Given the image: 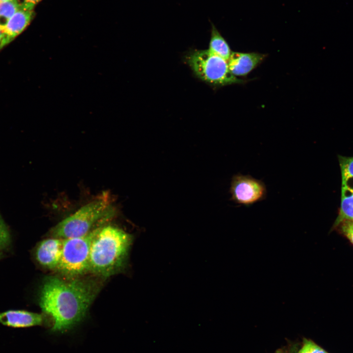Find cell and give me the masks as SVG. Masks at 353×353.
<instances>
[{
  "label": "cell",
  "mask_w": 353,
  "mask_h": 353,
  "mask_svg": "<svg viewBox=\"0 0 353 353\" xmlns=\"http://www.w3.org/2000/svg\"><path fill=\"white\" fill-rule=\"evenodd\" d=\"M34 16L33 9L27 8H20L12 16L4 28L10 42L25 29Z\"/></svg>",
  "instance_id": "30bf717a"
},
{
  "label": "cell",
  "mask_w": 353,
  "mask_h": 353,
  "mask_svg": "<svg viewBox=\"0 0 353 353\" xmlns=\"http://www.w3.org/2000/svg\"><path fill=\"white\" fill-rule=\"evenodd\" d=\"M341 172V190L353 192V157L339 156Z\"/></svg>",
  "instance_id": "7c38bea8"
},
{
  "label": "cell",
  "mask_w": 353,
  "mask_h": 353,
  "mask_svg": "<svg viewBox=\"0 0 353 353\" xmlns=\"http://www.w3.org/2000/svg\"><path fill=\"white\" fill-rule=\"evenodd\" d=\"M43 314L25 310H9L0 312V323L15 328L40 326L44 323Z\"/></svg>",
  "instance_id": "9c48e42d"
},
{
  "label": "cell",
  "mask_w": 353,
  "mask_h": 353,
  "mask_svg": "<svg viewBox=\"0 0 353 353\" xmlns=\"http://www.w3.org/2000/svg\"><path fill=\"white\" fill-rule=\"evenodd\" d=\"M353 244V222L345 220L340 222L336 227Z\"/></svg>",
  "instance_id": "e0dca14e"
},
{
  "label": "cell",
  "mask_w": 353,
  "mask_h": 353,
  "mask_svg": "<svg viewBox=\"0 0 353 353\" xmlns=\"http://www.w3.org/2000/svg\"><path fill=\"white\" fill-rule=\"evenodd\" d=\"M132 241V236L123 229L112 225L102 226L91 243L89 272L106 277L121 271Z\"/></svg>",
  "instance_id": "7a4b0ae2"
},
{
  "label": "cell",
  "mask_w": 353,
  "mask_h": 353,
  "mask_svg": "<svg viewBox=\"0 0 353 353\" xmlns=\"http://www.w3.org/2000/svg\"><path fill=\"white\" fill-rule=\"evenodd\" d=\"M345 220L353 222V192L341 190V206L334 227Z\"/></svg>",
  "instance_id": "4fadbf2b"
},
{
  "label": "cell",
  "mask_w": 353,
  "mask_h": 353,
  "mask_svg": "<svg viewBox=\"0 0 353 353\" xmlns=\"http://www.w3.org/2000/svg\"><path fill=\"white\" fill-rule=\"evenodd\" d=\"M207 50L227 61L232 52L227 42L214 25H212L209 48Z\"/></svg>",
  "instance_id": "8fae6325"
},
{
  "label": "cell",
  "mask_w": 353,
  "mask_h": 353,
  "mask_svg": "<svg viewBox=\"0 0 353 353\" xmlns=\"http://www.w3.org/2000/svg\"><path fill=\"white\" fill-rule=\"evenodd\" d=\"M11 243L10 231L0 213V251L2 252L6 249Z\"/></svg>",
  "instance_id": "9a60e30c"
},
{
  "label": "cell",
  "mask_w": 353,
  "mask_h": 353,
  "mask_svg": "<svg viewBox=\"0 0 353 353\" xmlns=\"http://www.w3.org/2000/svg\"><path fill=\"white\" fill-rule=\"evenodd\" d=\"M267 192L264 182L251 176L237 174L232 177L230 200L238 204L251 206L265 200Z\"/></svg>",
  "instance_id": "8992f818"
},
{
  "label": "cell",
  "mask_w": 353,
  "mask_h": 353,
  "mask_svg": "<svg viewBox=\"0 0 353 353\" xmlns=\"http://www.w3.org/2000/svg\"><path fill=\"white\" fill-rule=\"evenodd\" d=\"M185 61L197 78L211 86L220 87L247 82L231 73L227 60L208 50L190 51Z\"/></svg>",
  "instance_id": "277c9868"
},
{
  "label": "cell",
  "mask_w": 353,
  "mask_h": 353,
  "mask_svg": "<svg viewBox=\"0 0 353 353\" xmlns=\"http://www.w3.org/2000/svg\"><path fill=\"white\" fill-rule=\"evenodd\" d=\"M10 43L4 31L0 28V50Z\"/></svg>",
  "instance_id": "d6986e66"
},
{
  "label": "cell",
  "mask_w": 353,
  "mask_h": 353,
  "mask_svg": "<svg viewBox=\"0 0 353 353\" xmlns=\"http://www.w3.org/2000/svg\"><path fill=\"white\" fill-rule=\"evenodd\" d=\"M20 8L34 9L35 5L41 0H15Z\"/></svg>",
  "instance_id": "ac0fdd59"
},
{
  "label": "cell",
  "mask_w": 353,
  "mask_h": 353,
  "mask_svg": "<svg viewBox=\"0 0 353 353\" xmlns=\"http://www.w3.org/2000/svg\"><path fill=\"white\" fill-rule=\"evenodd\" d=\"M21 8L15 0L0 2V28L4 31L12 16Z\"/></svg>",
  "instance_id": "5bb4252c"
},
{
  "label": "cell",
  "mask_w": 353,
  "mask_h": 353,
  "mask_svg": "<svg viewBox=\"0 0 353 353\" xmlns=\"http://www.w3.org/2000/svg\"><path fill=\"white\" fill-rule=\"evenodd\" d=\"M101 227L83 236L63 239L61 258L57 271L69 278L78 277L89 272L91 243Z\"/></svg>",
  "instance_id": "5b68a950"
},
{
  "label": "cell",
  "mask_w": 353,
  "mask_h": 353,
  "mask_svg": "<svg viewBox=\"0 0 353 353\" xmlns=\"http://www.w3.org/2000/svg\"><path fill=\"white\" fill-rule=\"evenodd\" d=\"M115 213L107 196H102L60 222L51 229V236L66 239L84 235L105 225Z\"/></svg>",
  "instance_id": "3957f363"
},
{
  "label": "cell",
  "mask_w": 353,
  "mask_h": 353,
  "mask_svg": "<svg viewBox=\"0 0 353 353\" xmlns=\"http://www.w3.org/2000/svg\"><path fill=\"white\" fill-rule=\"evenodd\" d=\"M98 292V286L92 280L46 277L40 288L39 303L51 319V331L66 332L80 322Z\"/></svg>",
  "instance_id": "6da1fadb"
},
{
  "label": "cell",
  "mask_w": 353,
  "mask_h": 353,
  "mask_svg": "<svg viewBox=\"0 0 353 353\" xmlns=\"http://www.w3.org/2000/svg\"><path fill=\"white\" fill-rule=\"evenodd\" d=\"M2 255H3L2 252L0 251V259L2 257Z\"/></svg>",
  "instance_id": "ffe728a7"
},
{
  "label": "cell",
  "mask_w": 353,
  "mask_h": 353,
  "mask_svg": "<svg viewBox=\"0 0 353 353\" xmlns=\"http://www.w3.org/2000/svg\"><path fill=\"white\" fill-rule=\"evenodd\" d=\"M266 56V54L255 52H232L227 61L229 71L236 77L246 76L259 66Z\"/></svg>",
  "instance_id": "ba28073f"
},
{
  "label": "cell",
  "mask_w": 353,
  "mask_h": 353,
  "mask_svg": "<svg viewBox=\"0 0 353 353\" xmlns=\"http://www.w3.org/2000/svg\"><path fill=\"white\" fill-rule=\"evenodd\" d=\"M63 239L52 237L44 239L37 246L35 255L42 267L57 270L61 260Z\"/></svg>",
  "instance_id": "52a82bcc"
},
{
  "label": "cell",
  "mask_w": 353,
  "mask_h": 353,
  "mask_svg": "<svg viewBox=\"0 0 353 353\" xmlns=\"http://www.w3.org/2000/svg\"><path fill=\"white\" fill-rule=\"evenodd\" d=\"M298 353H328L313 341L304 339L303 345Z\"/></svg>",
  "instance_id": "2e32d148"
},
{
  "label": "cell",
  "mask_w": 353,
  "mask_h": 353,
  "mask_svg": "<svg viewBox=\"0 0 353 353\" xmlns=\"http://www.w3.org/2000/svg\"><path fill=\"white\" fill-rule=\"evenodd\" d=\"M9 0H0V2L6 1H9Z\"/></svg>",
  "instance_id": "44dd1931"
}]
</instances>
